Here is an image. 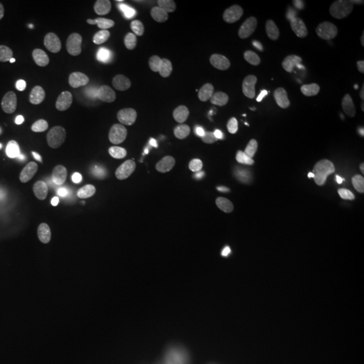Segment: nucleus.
<instances>
[{
	"label": "nucleus",
	"instance_id": "1",
	"mask_svg": "<svg viewBox=\"0 0 364 364\" xmlns=\"http://www.w3.org/2000/svg\"><path fill=\"white\" fill-rule=\"evenodd\" d=\"M132 262L123 252H109L105 255L93 270V281L97 291L105 297L120 294L130 282Z\"/></svg>",
	"mask_w": 364,
	"mask_h": 364
},
{
	"label": "nucleus",
	"instance_id": "2",
	"mask_svg": "<svg viewBox=\"0 0 364 364\" xmlns=\"http://www.w3.org/2000/svg\"><path fill=\"white\" fill-rule=\"evenodd\" d=\"M165 76L156 66H144L134 78L132 99L142 111L154 112L164 103Z\"/></svg>",
	"mask_w": 364,
	"mask_h": 364
},
{
	"label": "nucleus",
	"instance_id": "3",
	"mask_svg": "<svg viewBox=\"0 0 364 364\" xmlns=\"http://www.w3.org/2000/svg\"><path fill=\"white\" fill-rule=\"evenodd\" d=\"M255 269L254 258L243 248H228L221 255L218 278L224 287L237 289L251 279Z\"/></svg>",
	"mask_w": 364,
	"mask_h": 364
},
{
	"label": "nucleus",
	"instance_id": "4",
	"mask_svg": "<svg viewBox=\"0 0 364 364\" xmlns=\"http://www.w3.org/2000/svg\"><path fill=\"white\" fill-rule=\"evenodd\" d=\"M34 215V193L26 182L15 183L4 197L3 203V216L6 221L22 228L33 219Z\"/></svg>",
	"mask_w": 364,
	"mask_h": 364
},
{
	"label": "nucleus",
	"instance_id": "5",
	"mask_svg": "<svg viewBox=\"0 0 364 364\" xmlns=\"http://www.w3.org/2000/svg\"><path fill=\"white\" fill-rule=\"evenodd\" d=\"M270 338V324L266 320H255L235 336L231 343V352L236 359H251L267 346Z\"/></svg>",
	"mask_w": 364,
	"mask_h": 364
},
{
	"label": "nucleus",
	"instance_id": "6",
	"mask_svg": "<svg viewBox=\"0 0 364 364\" xmlns=\"http://www.w3.org/2000/svg\"><path fill=\"white\" fill-rule=\"evenodd\" d=\"M235 239L243 248L262 251L269 247L274 235L272 220L263 216H252L237 221L234 230Z\"/></svg>",
	"mask_w": 364,
	"mask_h": 364
},
{
	"label": "nucleus",
	"instance_id": "7",
	"mask_svg": "<svg viewBox=\"0 0 364 364\" xmlns=\"http://www.w3.org/2000/svg\"><path fill=\"white\" fill-rule=\"evenodd\" d=\"M88 90L99 103L109 107L117 105L123 96L122 81L109 66L99 65L92 69L88 76Z\"/></svg>",
	"mask_w": 364,
	"mask_h": 364
},
{
	"label": "nucleus",
	"instance_id": "8",
	"mask_svg": "<svg viewBox=\"0 0 364 364\" xmlns=\"http://www.w3.org/2000/svg\"><path fill=\"white\" fill-rule=\"evenodd\" d=\"M146 204L144 186L138 182L124 183L111 205V215L115 220L129 223L141 215Z\"/></svg>",
	"mask_w": 364,
	"mask_h": 364
},
{
	"label": "nucleus",
	"instance_id": "9",
	"mask_svg": "<svg viewBox=\"0 0 364 364\" xmlns=\"http://www.w3.org/2000/svg\"><path fill=\"white\" fill-rule=\"evenodd\" d=\"M193 196L207 204L224 205L232 197V188L218 171L207 170L196 178Z\"/></svg>",
	"mask_w": 364,
	"mask_h": 364
},
{
	"label": "nucleus",
	"instance_id": "10",
	"mask_svg": "<svg viewBox=\"0 0 364 364\" xmlns=\"http://www.w3.org/2000/svg\"><path fill=\"white\" fill-rule=\"evenodd\" d=\"M177 165L178 156L164 144H146L138 153V168L149 177L170 171Z\"/></svg>",
	"mask_w": 364,
	"mask_h": 364
},
{
	"label": "nucleus",
	"instance_id": "11",
	"mask_svg": "<svg viewBox=\"0 0 364 364\" xmlns=\"http://www.w3.org/2000/svg\"><path fill=\"white\" fill-rule=\"evenodd\" d=\"M76 340V331L70 324H60L43 340L39 348V360L42 364L58 363Z\"/></svg>",
	"mask_w": 364,
	"mask_h": 364
},
{
	"label": "nucleus",
	"instance_id": "12",
	"mask_svg": "<svg viewBox=\"0 0 364 364\" xmlns=\"http://www.w3.org/2000/svg\"><path fill=\"white\" fill-rule=\"evenodd\" d=\"M91 196V183L88 178L80 173L72 171L66 176L58 191V201L66 209L82 207Z\"/></svg>",
	"mask_w": 364,
	"mask_h": 364
},
{
	"label": "nucleus",
	"instance_id": "13",
	"mask_svg": "<svg viewBox=\"0 0 364 364\" xmlns=\"http://www.w3.org/2000/svg\"><path fill=\"white\" fill-rule=\"evenodd\" d=\"M351 320L347 314L332 312L326 316L320 323L313 326L312 338L321 346H332L341 341L348 333Z\"/></svg>",
	"mask_w": 364,
	"mask_h": 364
},
{
	"label": "nucleus",
	"instance_id": "14",
	"mask_svg": "<svg viewBox=\"0 0 364 364\" xmlns=\"http://www.w3.org/2000/svg\"><path fill=\"white\" fill-rule=\"evenodd\" d=\"M224 168L228 176L236 181H252L262 173L259 159L243 149L231 151L225 158Z\"/></svg>",
	"mask_w": 364,
	"mask_h": 364
},
{
	"label": "nucleus",
	"instance_id": "15",
	"mask_svg": "<svg viewBox=\"0 0 364 364\" xmlns=\"http://www.w3.org/2000/svg\"><path fill=\"white\" fill-rule=\"evenodd\" d=\"M65 115L69 124L81 134H90L99 126V117L87 100L72 97L65 103Z\"/></svg>",
	"mask_w": 364,
	"mask_h": 364
},
{
	"label": "nucleus",
	"instance_id": "16",
	"mask_svg": "<svg viewBox=\"0 0 364 364\" xmlns=\"http://www.w3.org/2000/svg\"><path fill=\"white\" fill-rule=\"evenodd\" d=\"M223 18V7L218 0H196L188 11V21L196 30H212L219 26Z\"/></svg>",
	"mask_w": 364,
	"mask_h": 364
},
{
	"label": "nucleus",
	"instance_id": "17",
	"mask_svg": "<svg viewBox=\"0 0 364 364\" xmlns=\"http://www.w3.org/2000/svg\"><path fill=\"white\" fill-rule=\"evenodd\" d=\"M135 351V341L127 331H114L105 344V360L107 364H130Z\"/></svg>",
	"mask_w": 364,
	"mask_h": 364
},
{
	"label": "nucleus",
	"instance_id": "18",
	"mask_svg": "<svg viewBox=\"0 0 364 364\" xmlns=\"http://www.w3.org/2000/svg\"><path fill=\"white\" fill-rule=\"evenodd\" d=\"M173 43L176 48L182 50L195 49L196 54L204 60H213L216 57H220L230 49L228 42H225L224 39L207 36H196L189 39L176 38Z\"/></svg>",
	"mask_w": 364,
	"mask_h": 364
},
{
	"label": "nucleus",
	"instance_id": "19",
	"mask_svg": "<svg viewBox=\"0 0 364 364\" xmlns=\"http://www.w3.org/2000/svg\"><path fill=\"white\" fill-rule=\"evenodd\" d=\"M301 27L305 37L316 45L331 43L336 37V27L317 13L305 15Z\"/></svg>",
	"mask_w": 364,
	"mask_h": 364
},
{
	"label": "nucleus",
	"instance_id": "20",
	"mask_svg": "<svg viewBox=\"0 0 364 364\" xmlns=\"http://www.w3.org/2000/svg\"><path fill=\"white\" fill-rule=\"evenodd\" d=\"M13 308L19 316H33L41 308L38 290L30 281L19 282L13 293Z\"/></svg>",
	"mask_w": 364,
	"mask_h": 364
},
{
	"label": "nucleus",
	"instance_id": "21",
	"mask_svg": "<svg viewBox=\"0 0 364 364\" xmlns=\"http://www.w3.org/2000/svg\"><path fill=\"white\" fill-rule=\"evenodd\" d=\"M346 141L343 124L335 117H324L323 131L318 139V147L326 156H333L340 151Z\"/></svg>",
	"mask_w": 364,
	"mask_h": 364
},
{
	"label": "nucleus",
	"instance_id": "22",
	"mask_svg": "<svg viewBox=\"0 0 364 364\" xmlns=\"http://www.w3.org/2000/svg\"><path fill=\"white\" fill-rule=\"evenodd\" d=\"M220 73V65L215 60H203L192 66L186 73V85L201 90L212 84Z\"/></svg>",
	"mask_w": 364,
	"mask_h": 364
},
{
	"label": "nucleus",
	"instance_id": "23",
	"mask_svg": "<svg viewBox=\"0 0 364 364\" xmlns=\"http://www.w3.org/2000/svg\"><path fill=\"white\" fill-rule=\"evenodd\" d=\"M317 14L326 18L333 26L346 25L351 21L352 10L348 1L344 0H317L314 3Z\"/></svg>",
	"mask_w": 364,
	"mask_h": 364
},
{
	"label": "nucleus",
	"instance_id": "24",
	"mask_svg": "<svg viewBox=\"0 0 364 364\" xmlns=\"http://www.w3.org/2000/svg\"><path fill=\"white\" fill-rule=\"evenodd\" d=\"M26 117L25 100L10 91H0V123L11 124Z\"/></svg>",
	"mask_w": 364,
	"mask_h": 364
},
{
	"label": "nucleus",
	"instance_id": "25",
	"mask_svg": "<svg viewBox=\"0 0 364 364\" xmlns=\"http://www.w3.org/2000/svg\"><path fill=\"white\" fill-rule=\"evenodd\" d=\"M193 117L204 126H215L223 117V105L216 97L203 95L197 99L193 107Z\"/></svg>",
	"mask_w": 364,
	"mask_h": 364
},
{
	"label": "nucleus",
	"instance_id": "26",
	"mask_svg": "<svg viewBox=\"0 0 364 364\" xmlns=\"http://www.w3.org/2000/svg\"><path fill=\"white\" fill-rule=\"evenodd\" d=\"M218 305H219L221 312L230 317H235V318L246 317L254 309L252 299L247 296L237 294V293L221 294L218 299Z\"/></svg>",
	"mask_w": 364,
	"mask_h": 364
},
{
	"label": "nucleus",
	"instance_id": "27",
	"mask_svg": "<svg viewBox=\"0 0 364 364\" xmlns=\"http://www.w3.org/2000/svg\"><path fill=\"white\" fill-rule=\"evenodd\" d=\"M248 87L255 99H267L274 88L273 72L266 66H255L248 76Z\"/></svg>",
	"mask_w": 364,
	"mask_h": 364
},
{
	"label": "nucleus",
	"instance_id": "28",
	"mask_svg": "<svg viewBox=\"0 0 364 364\" xmlns=\"http://www.w3.org/2000/svg\"><path fill=\"white\" fill-rule=\"evenodd\" d=\"M236 15L239 19L247 26L248 33L251 37L259 39L264 36H267L272 31V21L262 15V14L248 9V7H237L236 9Z\"/></svg>",
	"mask_w": 364,
	"mask_h": 364
},
{
	"label": "nucleus",
	"instance_id": "29",
	"mask_svg": "<svg viewBox=\"0 0 364 364\" xmlns=\"http://www.w3.org/2000/svg\"><path fill=\"white\" fill-rule=\"evenodd\" d=\"M96 246L90 239H78L70 243L63 254V259L68 264H85L95 259Z\"/></svg>",
	"mask_w": 364,
	"mask_h": 364
},
{
	"label": "nucleus",
	"instance_id": "30",
	"mask_svg": "<svg viewBox=\"0 0 364 364\" xmlns=\"http://www.w3.org/2000/svg\"><path fill=\"white\" fill-rule=\"evenodd\" d=\"M262 57L272 70L284 72L289 64V54L287 48L275 39L266 41L262 46Z\"/></svg>",
	"mask_w": 364,
	"mask_h": 364
},
{
	"label": "nucleus",
	"instance_id": "31",
	"mask_svg": "<svg viewBox=\"0 0 364 364\" xmlns=\"http://www.w3.org/2000/svg\"><path fill=\"white\" fill-rule=\"evenodd\" d=\"M324 117L314 111L304 112L299 119V132L306 144H317L323 131Z\"/></svg>",
	"mask_w": 364,
	"mask_h": 364
},
{
	"label": "nucleus",
	"instance_id": "32",
	"mask_svg": "<svg viewBox=\"0 0 364 364\" xmlns=\"http://www.w3.org/2000/svg\"><path fill=\"white\" fill-rule=\"evenodd\" d=\"M186 350L193 353L196 356L200 358H205L208 356L212 351V340L204 335V333H198V332H189L186 335V338L183 340Z\"/></svg>",
	"mask_w": 364,
	"mask_h": 364
},
{
	"label": "nucleus",
	"instance_id": "33",
	"mask_svg": "<svg viewBox=\"0 0 364 364\" xmlns=\"http://www.w3.org/2000/svg\"><path fill=\"white\" fill-rule=\"evenodd\" d=\"M347 235L353 245L364 246V210L355 213L347 223Z\"/></svg>",
	"mask_w": 364,
	"mask_h": 364
},
{
	"label": "nucleus",
	"instance_id": "34",
	"mask_svg": "<svg viewBox=\"0 0 364 364\" xmlns=\"http://www.w3.org/2000/svg\"><path fill=\"white\" fill-rule=\"evenodd\" d=\"M31 174H33L34 180L39 182H46L48 180H50L53 174L52 164L48 159L36 161L31 168Z\"/></svg>",
	"mask_w": 364,
	"mask_h": 364
},
{
	"label": "nucleus",
	"instance_id": "35",
	"mask_svg": "<svg viewBox=\"0 0 364 364\" xmlns=\"http://www.w3.org/2000/svg\"><path fill=\"white\" fill-rule=\"evenodd\" d=\"M350 273L356 278H364V250L353 252L348 259Z\"/></svg>",
	"mask_w": 364,
	"mask_h": 364
},
{
	"label": "nucleus",
	"instance_id": "36",
	"mask_svg": "<svg viewBox=\"0 0 364 364\" xmlns=\"http://www.w3.org/2000/svg\"><path fill=\"white\" fill-rule=\"evenodd\" d=\"M196 178L192 177H174L173 181V188L180 193V195L193 196V189H195Z\"/></svg>",
	"mask_w": 364,
	"mask_h": 364
},
{
	"label": "nucleus",
	"instance_id": "37",
	"mask_svg": "<svg viewBox=\"0 0 364 364\" xmlns=\"http://www.w3.org/2000/svg\"><path fill=\"white\" fill-rule=\"evenodd\" d=\"M144 359L147 364H162L165 355L161 347L151 344L144 350Z\"/></svg>",
	"mask_w": 364,
	"mask_h": 364
},
{
	"label": "nucleus",
	"instance_id": "38",
	"mask_svg": "<svg viewBox=\"0 0 364 364\" xmlns=\"http://www.w3.org/2000/svg\"><path fill=\"white\" fill-rule=\"evenodd\" d=\"M48 242H49V236L46 235V232H43V231L34 232L33 236H31V239H30L31 247L36 248V250L45 247L48 245Z\"/></svg>",
	"mask_w": 364,
	"mask_h": 364
},
{
	"label": "nucleus",
	"instance_id": "39",
	"mask_svg": "<svg viewBox=\"0 0 364 364\" xmlns=\"http://www.w3.org/2000/svg\"><path fill=\"white\" fill-rule=\"evenodd\" d=\"M64 308H65L66 313L69 314V317L76 321L78 324H84V316L80 309H77L76 306L70 305V304H64Z\"/></svg>",
	"mask_w": 364,
	"mask_h": 364
},
{
	"label": "nucleus",
	"instance_id": "40",
	"mask_svg": "<svg viewBox=\"0 0 364 364\" xmlns=\"http://www.w3.org/2000/svg\"><path fill=\"white\" fill-rule=\"evenodd\" d=\"M9 31V16L4 7L0 4V39L4 38Z\"/></svg>",
	"mask_w": 364,
	"mask_h": 364
},
{
	"label": "nucleus",
	"instance_id": "41",
	"mask_svg": "<svg viewBox=\"0 0 364 364\" xmlns=\"http://www.w3.org/2000/svg\"><path fill=\"white\" fill-rule=\"evenodd\" d=\"M299 287L304 293H308L311 296L316 294V289H314V285H313V281L311 278H308V277H301Z\"/></svg>",
	"mask_w": 364,
	"mask_h": 364
},
{
	"label": "nucleus",
	"instance_id": "42",
	"mask_svg": "<svg viewBox=\"0 0 364 364\" xmlns=\"http://www.w3.org/2000/svg\"><path fill=\"white\" fill-rule=\"evenodd\" d=\"M34 316H36L38 320H48V318L50 317L49 312H48L46 309H43V308H39L38 312L36 313Z\"/></svg>",
	"mask_w": 364,
	"mask_h": 364
},
{
	"label": "nucleus",
	"instance_id": "43",
	"mask_svg": "<svg viewBox=\"0 0 364 364\" xmlns=\"http://www.w3.org/2000/svg\"><path fill=\"white\" fill-rule=\"evenodd\" d=\"M30 123H31V119L28 117H23L19 120V124H21V126H28Z\"/></svg>",
	"mask_w": 364,
	"mask_h": 364
},
{
	"label": "nucleus",
	"instance_id": "44",
	"mask_svg": "<svg viewBox=\"0 0 364 364\" xmlns=\"http://www.w3.org/2000/svg\"><path fill=\"white\" fill-rule=\"evenodd\" d=\"M289 305H290V308H296V305H297V299H296V297H291L290 301H289Z\"/></svg>",
	"mask_w": 364,
	"mask_h": 364
},
{
	"label": "nucleus",
	"instance_id": "45",
	"mask_svg": "<svg viewBox=\"0 0 364 364\" xmlns=\"http://www.w3.org/2000/svg\"><path fill=\"white\" fill-rule=\"evenodd\" d=\"M4 294V290H3V287H0V297Z\"/></svg>",
	"mask_w": 364,
	"mask_h": 364
},
{
	"label": "nucleus",
	"instance_id": "46",
	"mask_svg": "<svg viewBox=\"0 0 364 364\" xmlns=\"http://www.w3.org/2000/svg\"><path fill=\"white\" fill-rule=\"evenodd\" d=\"M60 54H61V55H65V50H60Z\"/></svg>",
	"mask_w": 364,
	"mask_h": 364
},
{
	"label": "nucleus",
	"instance_id": "47",
	"mask_svg": "<svg viewBox=\"0 0 364 364\" xmlns=\"http://www.w3.org/2000/svg\"><path fill=\"white\" fill-rule=\"evenodd\" d=\"M73 364H90V363H85V362H76V363Z\"/></svg>",
	"mask_w": 364,
	"mask_h": 364
}]
</instances>
